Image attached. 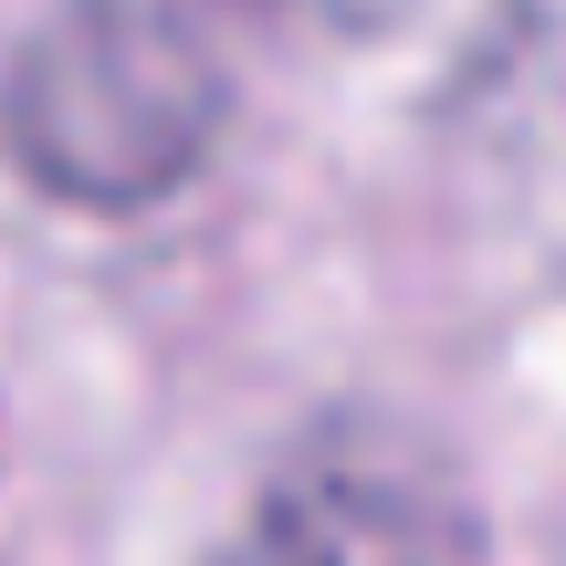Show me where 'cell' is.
Returning <instances> with one entry per match:
<instances>
[{"label": "cell", "mask_w": 566, "mask_h": 566, "mask_svg": "<svg viewBox=\"0 0 566 566\" xmlns=\"http://www.w3.org/2000/svg\"><path fill=\"white\" fill-rule=\"evenodd\" d=\"M273 566H462V514L409 451L315 441L273 493Z\"/></svg>", "instance_id": "obj_2"}, {"label": "cell", "mask_w": 566, "mask_h": 566, "mask_svg": "<svg viewBox=\"0 0 566 566\" xmlns=\"http://www.w3.org/2000/svg\"><path fill=\"white\" fill-rule=\"evenodd\" d=\"M221 126L210 53L158 0H63L11 63V147L84 210H137L200 168Z\"/></svg>", "instance_id": "obj_1"}]
</instances>
